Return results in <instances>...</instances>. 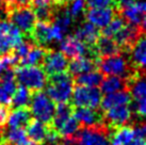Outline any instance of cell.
Segmentation results:
<instances>
[{
  "instance_id": "obj_1",
  "label": "cell",
  "mask_w": 146,
  "mask_h": 145,
  "mask_svg": "<svg viewBox=\"0 0 146 145\" xmlns=\"http://www.w3.org/2000/svg\"><path fill=\"white\" fill-rule=\"evenodd\" d=\"M21 42V31L8 19L5 9L0 10V58L12 53Z\"/></svg>"
},
{
  "instance_id": "obj_2",
  "label": "cell",
  "mask_w": 146,
  "mask_h": 145,
  "mask_svg": "<svg viewBox=\"0 0 146 145\" xmlns=\"http://www.w3.org/2000/svg\"><path fill=\"white\" fill-rule=\"evenodd\" d=\"M46 94L54 102H67L72 98L74 91V79L68 72H61L48 78Z\"/></svg>"
},
{
  "instance_id": "obj_3",
  "label": "cell",
  "mask_w": 146,
  "mask_h": 145,
  "mask_svg": "<svg viewBox=\"0 0 146 145\" xmlns=\"http://www.w3.org/2000/svg\"><path fill=\"white\" fill-rule=\"evenodd\" d=\"M97 66L99 72L106 76H117L128 80L134 74L131 69L129 61L121 53L99 58Z\"/></svg>"
},
{
  "instance_id": "obj_4",
  "label": "cell",
  "mask_w": 146,
  "mask_h": 145,
  "mask_svg": "<svg viewBox=\"0 0 146 145\" xmlns=\"http://www.w3.org/2000/svg\"><path fill=\"white\" fill-rule=\"evenodd\" d=\"M15 71L16 81L31 92L42 91L46 84V74L38 65L32 66H17Z\"/></svg>"
},
{
  "instance_id": "obj_5",
  "label": "cell",
  "mask_w": 146,
  "mask_h": 145,
  "mask_svg": "<svg viewBox=\"0 0 146 145\" xmlns=\"http://www.w3.org/2000/svg\"><path fill=\"white\" fill-rule=\"evenodd\" d=\"M8 19L21 31L23 34L30 36L36 25V16L31 8L24 7H5Z\"/></svg>"
},
{
  "instance_id": "obj_6",
  "label": "cell",
  "mask_w": 146,
  "mask_h": 145,
  "mask_svg": "<svg viewBox=\"0 0 146 145\" xmlns=\"http://www.w3.org/2000/svg\"><path fill=\"white\" fill-rule=\"evenodd\" d=\"M30 104V111L35 120L46 125H50L56 112L54 101L51 100L46 93L37 91L33 92Z\"/></svg>"
},
{
  "instance_id": "obj_7",
  "label": "cell",
  "mask_w": 146,
  "mask_h": 145,
  "mask_svg": "<svg viewBox=\"0 0 146 145\" xmlns=\"http://www.w3.org/2000/svg\"><path fill=\"white\" fill-rule=\"evenodd\" d=\"M111 132L105 124L95 127H82L75 133L76 145H111Z\"/></svg>"
},
{
  "instance_id": "obj_8",
  "label": "cell",
  "mask_w": 146,
  "mask_h": 145,
  "mask_svg": "<svg viewBox=\"0 0 146 145\" xmlns=\"http://www.w3.org/2000/svg\"><path fill=\"white\" fill-rule=\"evenodd\" d=\"M72 106L74 108H92L97 109L100 107L102 100V91L96 88H89L76 85L72 95Z\"/></svg>"
},
{
  "instance_id": "obj_9",
  "label": "cell",
  "mask_w": 146,
  "mask_h": 145,
  "mask_svg": "<svg viewBox=\"0 0 146 145\" xmlns=\"http://www.w3.org/2000/svg\"><path fill=\"white\" fill-rule=\"evenodd\" d=\"M41 65L43 67V71L48 77L65 72L68 69L67 58L64 56V53L62 51L48 48L46 50Z\"/></svg>"
},
{
  "instance_id": "obj_10",
  "label": "cell",
  "mask_w": 146,
  "mask_h": 145,
  "mask_svg": "<svg viewBox=\"0 0 146 145\" xmlns=\"http://www.w3.org/2000/svg\"><path fill=\"white\" fill-rule=\"evenodd\" d=\"M61 51L64 53V56L69 59H76L82 56L92 57L96 60H99L97 57L93 53L90 47L84 45L82 42L77 40L75 36H67L61 41L60 45Z\"/></svg>"
},
{
  "instance_id": "obj_11",
  "label": "cell",
  "mask_w": 146,
  "mask_h": 145,
  "mask_svg": "<svg viewBox=\"0 0 146 145\" xmlns=\"http://www.w3.org/2000/svg\"><path fill=\"white\" fill-rule=\"evenodd\" d=\"M141 32L142 30L140 29V27L128 24L125 25L113 36V40L119 47L121 51H129L141 36Z\"/></svg>"
},
{
  "instance_id": "obj_12",
  "label": "cell",
  "mask_w": 146,
  "mask_h": 145,
  "mask_svg": "<svg viewBox=\"0 0 146 145\" xmlns=\"http://www.w3.org/2000/svg\"><path fill=\"white\" fill-rule=\"evenodd\" d=\"M116 14L117 12L114 8H88L83 15L89 23L97 28H105Z\"/></svg>"
},
{
  "instance_id": "obj_13",
  "label": "cell",
  "mask_w": 146,
  "mask_h": 145,
  "mask_svg": "<svg viewBox=\"0 0 146 145\" xmlns=\"http://www.w3.org/2000/svg\"><path fill=\"white\" fill-rule=\"evenodd\" d=\"M73 116L77 120L82 127H95L104 125L105 115L96 109L92 108H74Z\"/></svg>"
},
{
  "instance_id": "obj_14",
  "label": "cell",
  "mask_w": 146,
  "mask_h": 145,
  "mask_svg": "<svg viewBox=\"0 0 146 145\" xmlns=\"http://www.w3.org/2000/svg\"><path fill=\"white\" fill-rule=\"evenodd\" d=\"M132 111L128 106H118L109 109L105 113V121L108 122V127L118 128L122 127L131 120Z\"/></svg>"
},
{
  "instance_id": "obj_15",
  "label": "cell",
  "mask_w": 146,
  "mask_h": 145,
  "mask_svg": "<svg viewBox=\"0 0 146 145\" xmlns=\"http://www.w3.org/2000/svg\"><path fill=\"white\" fill-rule=\"evenodd\" d=\"M100 33L102 32L96 26H94L89 21H85L79 25V27L75 30L74 36L84 45H86L88 47H94L99 36L102 35Z\"/></svg>"
},
{
  "instance_id": "obj_16",
  "label": "cell",
  "mask_w": 146,
  "mask_h": 145,
  "mask_svg": "<svg viewBox=\"0 0 146 145\" xmlns=\"http://www.w3.org/2000/svg\"><path fill=\"white\" fill-rule=\"evenodd\" d=\"M29 39L35 45L41 47H44L45 45L49 43H52V23H45V21L36 23Z\"/></svg>"
},
{
  "instance_id": "obj_17",
  "label": "cell",
  "mask_w": 146,
  "mask_h": 145,
  "mask_svg": "<svg viewBox=\"0 0 146 145\" xmlns=\"http://www.w3.org/2000/svg\"><path fill=\"white\" fill-rule=\"evenodd\" d=\"M130 60L133 67L146 71V34L141 35L129 50Z\"/></svg>"
},
{
  "instance_id": "obj_18",
  "label": "cell",
  "mask_w": 146,
  "mask_h": 145,
  "mask_svg": "<svg viewBox=\"0 0 146 145\" xmlns=\"http://www.w3.org/2000/svg\"><path fill=\"white\" fill-rule=\"evenodd\" d=\"M98 60L89 56H82L76 59H72L68 64L69 74L76 77L81 74L96 71Z\"/></svg>"
},
{
  "instance_id": "obj_19",
  "label": "cell",
  "mask_w": 146,
  "mask_h": 145,
  "mask_svg": "<svg viewBox=\"0 0 146 145\" xmlns=\"http://www.w3.org/2000/svg\"><path fill=\"white\" fill-rule=\"evenodd\" d=\"M131 94L129 90H123L118 92L112 93V94H107L102 100L100 108L104 111H108L109 109L118 107V106H128L131 102Z\"/></svg>"
},
{
  "instance_id": "obj_20",
  "label": "cell",
  "mask_w": 146,
  "mask_h": 145,
  "mask_svg": "<svg viewBox=\"0 0 146 145\" xmlns=\"http://www.w3.org/2000/svg\"><path fill=\"white\" fill-rule=\"evenodd\" d=\"M32 114L28 107L16 108L9 113L7 124L10 128H26L30 123Z\"/></svg>"
},
{
  "instance_id": "obj_21",
  "label": "cell",
  "mask_w": 146,
  "mask_h": 145,
  "mask_svg": "<svg viewBox=\"0 0 146 145\" xmlns=\"http://www.w3.org/2000/svg\"><path fill=\"white\" fill-rule=\"evenodd\" d=\"M128 88L131 96L137 101L146 99V75L134 72L128 79Z\"/></svg>"
},
{
  "instance_id": "obj_22",
  "label": "cell",
  "mask_w": 146,
  "mask_h": 145,
  "mask_svg": "<svg viewBox=\"0 0 146 145\" xmlns=\"http://www.w3.org/2000/svg\"><path fill=\"white\" fill-rule=\"evenodd\" d=\"M47 130H48V125L37 120H31L28 126L26 127V132L29 139L32 142H35L41 145L45 142Z\"/></svg>"
},
{
  "instance_id": "obj_23",
  "label": "cell",
  "mask_w": 146,
  "mask_h": 145,
  "mask_svg": "<svg viewBox=\"0 0 146 145\" xmlns=\"http://www.w3.org/2000/svg\"><path fill=\"white\" fill-rule=\"evenodd\" d=\"M73 111L74 107L72 106V104H67V102L58 104L56 106V112H54L50 126L59 132V130L62 128V126L65 124V122L73 115Z\"/></svg>"
},
{
  "instance_id": "obj_24",
  "label": "cell",
  "mask_w": 146,
  "mask_h": 145,
  "mask_svg": "<svg viewBox=\"0 0 146 145\" xmlns=\"http://www.w3.org/2000/svg\"><path fill=\"white\" fill-rule=\"evenodd\" d=\"M123 90H128V80L127 79L117 76L104 77L102 84H100V91L105 95L123 91Z\"/></svg>"
},
{
  "instance_id": "obj_25",
  "label": "cell",
  "mask_w": 146,
  "mask_h": 145,
  "mask_svg": "<svg viewBox=\"0 0 146 145\" xmlns=\"http://www.w3.org/2000/svg\"><path fill=\"white\" fill-rule=\"evenodd\" d=\"M94 47H95V50L99 58L114 56V55H118L121 53V49L114 42L113 39L108 37V36H99V39L97 40Z\"/></svg>"
},
{
  "instance_id": "obj_26",
  "label": "cell",
  "mask_w": 146,
  "mask_h": 145,
  "mask_svg": "<svg viewBox=\"0 0 146 145\" xmlns=\"http://www.w3.org/2000/svg\"><path fill=\"white\" fill-rule=\"evenodd\" d=\"M137 137V129L131 126H122L116 128L111 138V145H126Z\"/></svg>"
},
{
  "instance_id": "obj_27",
  "label": "cell",
  "mask_w": 146,
  "mask_h": 145,
  "mask_svg": "<svg viewBox=\"0 0 146 145\" xmlns=\"http://www.w3.org/2000/svg\"><path fill=\"white\" fill-rule=\"evenodd\" d=\"M118 14L124 18V19L130 25L133 26H138L140 27L142 24L143 19H144V14H143L140 10L138 9V7L135 5V1L133 3L127 5L125 8H123L122 10H119Z\"/></svg>"
},
{
  "instance_id": "obj_28",
  "label": "cell",
  "mask_w": 146,
  "mask_h": 145,
  "mask_svg": "<svg viewBox=\"0 0 146 145\" xmlns=\"http://www.w3.org/2000/svg\"><path fill=\"white\" fill-rule=\"evenodd\" d=\"M104 75L99 71H93V72H85L75 77L74 82L77 85L82 86H89V88H96L102 84Z\"/></svg>"
},
{
  "instance_id": "obj_29",
  "label": "cell",
  "mask_w": 146,
  "mask_h": 145,
  "mask_svg": "<svg viewBox=\"0 0 146 145\" xmlns=\"http://www.w3.org/2000/svg\"><path fill=\"white\" fill-rule=\"evenodd\" d=\"M3 137L4 141L10 145H29L31 143L24 128H10Z\"/></svg>"
},
{
  "instance_id": "obj_30",
  "label": "cell",
  "mask_w": 146,
  "mask_h": 145,
  "mask_svg": "<svg viewBox=\"0 0 146 145\" xmlns=\"http://www.w3.org/2000/svg\"><path fill=\"white\" fill-rule=\"evenodd\" d=\"M47 48L41 47L37 45H33L32 48L30 49L28 55L21 61L19 66H32V65H41L42 61L44 59Z\"/></svg>"
},
{
  "instance_id": "obj_31",
  "label": "cell",
  "mask_w": 146,
  "mask_h": 145,
  "mask_svg": "<svg viewBox=\"0 0 146 145\" xmlns=\"http://www.w3.org/2000/svg\"><path fill=\"white\" fill-rule=\"evenodd\" d=\"M31 91L27 89L24 85H18L15 93L13 94L12 102L11 105L14 108H21V107H28V105L31 102Z\"/></svg>"
},
{
  "instance_id": "obj_32",
  "label": "cell",
  "mask_w": 146,
  "mask_h": 145,
  "mask_svg": "<svg viewBox=\"0 0 146 145\" xmlns=\"http://www.w3.org/2000/svg\"><path fill=\"white\" fill-rule=\"evenodd\" d=\"M125 25H126V20L119 14H116L113 17V19L109 23V25L104 28V30L102 31V35L108 36V37H113Z\"/></svg>"
},
{
  "instance_id": "obj_33",
  "label": "cell",
  "mask_w": 146,
  "mask_h": 145,
  "mask_svg": "<svg viewBox=\"0 0 146 145\" xmlns=\"http://www.w3.org/2000/svg\"><path fill=\"white\" fill-rule=\"evenodd\" d=\"M81 128L80 123L72 115L67 121L65 122V124L62 126V128L59 130V133L62 138L65 137H72L77 132L79 129Z\"/></svg>"
},
{
  "instance_id": "obj_34",
  "label": "cell",
  "mask_w": 146,
  "mask_h": 145,
  "mask_svg": "<svg viewBox=\"0 0 146 145\" xmlns=\"http://www.w3.org/2000/svg\"><path fill=\"white\" fill-rule=\"evenodd\" d=\"M85 5H86L85 0H74L72 3H69L67 5L66 11L73 19H77L81 13L84 14Z\"/></svg>"
},
{
  "instance_id": "obj_35",
  "label": "cell",
  "mask_w": 146,
  "mask_h": 145,
  "mask_svg": "<svg viewBox=\"0 0 146 145\" xmlns=\"http://www.w3.org/2000/svg\"><path fill=\"white\" fill-rule=\"evenodd\" d=\"M30 5L32 10L36 9H60L57 0H30Z\"/></svg>"
},
{
  "instance_id": "obj_36",
  "label": "cell",
  "mask_w": 146,
  "mask_h": 145,
  "mask_svg": "<svg viewBox=\"0 0 146 145\" xmlns=\"http://www.w3.org/2000/svg\"><path fill=\"white\" fill-rule=\"evenodd\" d=\"M116 0H86L89 8H115Z\"/></svg>"
},
{
  "instance_id": "obj_37",
  "label": "cell",
  "mask_w": 146,
  "mask_h": 145,
  "mask_svg": "<svg viewBox=\"0 0 146 145\" xmlns=\"http://www.w3.org/2000/svg\"><path fill=\"white\" fill-rule=\"evenodd\" d=\"M9 113H10V110L8 106L0 105V132H1V129L3 128V126L7 124Z\"/></svg>"
},
{
  "instance_id": "obj_38",
  "label": "cell",
  "mask_w": 146,
  "mask_h": 145,
  "mask_svg": "<svg viewBox=\"0 0 146 145\" xmlns=\"http://www.w3.org/2000/svg\"><path fill=\"white\" fill-rule=\"evenodd\" d=\"M135 111L141 117L146 118V99L138 101V104L135 106Z\"/></svg>"
},
{
  "instance_id": "obj_39",
  "label": "cell",
  "mask_w": 146,
  "mask_h": 145,
  "mask_svg": "<svg viewBox=\"0 0 146 145\" xmlns=\"http://www.w3.org/2000/svg\"><path fill=\"white\" fill-rule=\"evenodd\" d=\"M30 4V0H5V7H24Z\"/></svg>"
},
{
  "instance_id": "obj_40",
  "label": "cell",
  "mask_w": 146,
  "mask_h": 145,
  "mask_svg": "<svg viewBox=\"0 0 146 145\" xmlns=\"http://www.w3.org/2000/svg\"><path fill=\"white\" fill-rule=\"evenodd\" d=\"M135 5L138 7V9L143 13H146V0H137L135 1Z\"/></svg>"
},
{
  "instance_id": "obj_41",
  "label": "cell",
  "mask_w": 146,
  "mask_h": 145,
  "mask_svg": "<svg viewBox=\"0 0 146 145\" xmlns=\"http://www.w3.org/2000/svg\"><path fill=\"white\" fill-rule=\"evenodd\" d=\"M58 1V4L62 7V8H65V7H67L69 3H72L74 0H57Z\"/></svg>"
},
{
  "instance_id": "obj_42",
  "label": "cell",
  "mask_w": 146,
  "mask_h": 145,
  "mask_svg": "<svg viewBox=\"0 0 146 145\" xmlns=\"http://www.w3.org/2000/svg\"><path fill=\"white\" fill-rule=\"evenodd\" d=\"M139 129H140V131H141L143 137L146 138V124L145 125H143L142 127H139Z\"/></svg>"
},
{
  "instance_id": "obj_43",
  "label": "cell",
  "mask_w": 146,
  "mask_h": 145,
  "mask_svg": "<svg viewBox=\"0 0 146 145\" xmlns=\"http://www.w3.org/2000/svg\"><path fill=\"white\" fill-rule=\"evenodd\" d=\"M5 8V0H0V10Z\"/></svg>"
},
{
  "instance_id": "obj_44",
  "label": "cell",
  "mask_w": 146,
  "mask_h": 145,
  "mask_svg": "<svg viewBox=\"0 0 146 145\" xmlns=\"http://www.w3.org/2000/svg\"><path fill=\"white\" fill-rule=\"evenodd\" d=\"M4 71V69H3V65H2V63H1V60H0V75L2 74V72Z\"/></svg>"
},
{
  "instance_id": "obj_45",
  "label": "cell",
  "mask_w": 146,
  "mask_h": 145,
  "mask_svg": "<svg viewBox=\"0 0 146 145\" xmlns=\"http://www.w3.org/2000/svg\"><path fill=\"white\" fill-rule=\"evenodd\" d=\"M145 17H146V16H145Z\"/></svg>"
}]
</instances>
